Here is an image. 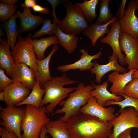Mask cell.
Masks as SVG:
<instances>
[{
  "instance_id": "cell-1",
  "label": "cell",
  "mask_w": 138,
  "mask_h": 138,
  "mask_svg": "<svg viewBox=\"0 0 138 138\" xmlns=\"http://www.w3.org/2000/svg\"><path fill=\"white\" fill-rule=\"evenodd\" d=\"M66 123L72 138H108L112 133L113 126L109 122L80 112Z\"/></svg>"
},
{
  "instance_id": "cell-2",
  "label": "cell",
  "mask_w": 138,
  "mask_h": 138,
  "mask_svg": "<svg viewBox=\"0 0 138 138\" xmlns=\"http://www.w3.org/2000/svg\"><path fill=\"white\" fill-rule=\"evenodd\" d=\"M79 82L70 79L65 73L61 76L52 77L43 86V88L45 90V92L40 107L49 103L46 107V113H52L57 106L76 88V87L66 88L64 86Z\"/></svg>"
},
{
  "instance_id": "cell-3",
  "label": "cell",
  "mask_w": 138,
  "mask_h": 138,
  "mask_svg": "<svg viewBox=\"0 0 138 138\" xmlns=\"http://www.w3.org/2000/svg\"><path fill=\"white\" fill-rule=\"evenodd\" d=\"M94 89L92 84L85 86L83 83L79 82L75 90L70 94L65 100L60 102L59 104L62 107L57 109L54 114L64 113V116L59 118L66 122L71 117L79 113L81 108L87 103L91 96V91Z\"/></svg>"
},
{
  "instance_id": "cell-4",
  "label": "cell",
  "mask_w": 138,
  "mask_h": 138,
  "mask_svg": "<svg viewBox=\"0 0 138 138\" xmlns=\"http://www.w3.org/2000/svg\"><path fill=\"white\" fill-rule=\"evenodd\" d=\"M25 108L21 126L22 138H40L43 127L50 121L46 114V106L38 109L27 105Z\"/></svg>"
},
{
  "instance_id": "cell-5",
  "label": "cell",
  "mask_w": 138,
  "mask_h": 138,
  "mask_svg": "<svg viewBox=\"0 0 138 138\" xmlns=\"http://www.w3.org/2000/svg\"><path fill=\"white\" fill-rule=\"evenodd\" d=\"M66 14L64 17L58 21L59 28L63 32L74 35L84 31L90 25L89 22L80 9L75 4L68 0L62 3Z\"/></svg>"
},
{
  "instance_id": "cell-6",
  "label": "cell",
  "mask_w": 138,
  "mask_h": 138,
  "mask_svg": "<svg viewBox=\"0 0 138 138\" xmlns=\"http://www.w3.org/2000/svg\"><path fill=\"white\" fill-rule=\"evenodd\" d=\"M32 35L31 33H29L24 38L19 34L11 54L15 64L20 63L26 64L33 70L36 77L38 67L31 39Z\"/></svg>"
},
{
  "instance_id": "cell-7",
  "label": "cell",
  "mask_w": 138,
  "mask_h": 138,
  "mask_svg": "<svg viewBox=\"0 0 138 138\" xmlns=\"http://www.w3.org/2000/svg\"><path fill=\"white\" fill-rule=\"evenodd\" d=\"M0 122L1 126L5 127L14 133L18 138H22L21 133L22 122L24 116L25 108L20 107H0Z\"/></svg>"
},
{
  "instance_id": "cell-8",
  "label": "cell",
  "mask_w": 138,
  "mask_h": 138,
  "mask_svg": "<svg viewBox=\"0 0 138 138\" xmlns=\"http://www.w3.org/2000/svg\"><path fill=\"white\" fill-rule=\"evenodd\" d=\"M113 131L108 138H117L120 133L129 129H138V115L136 110L130 107L124 109L120 114L109 122Z\"/></svg>"
},
{
  "instance_id": "cell-9",
  "label": "cell",
  "mask_w": 138,
  "mask_h": 138,
  "mask_svg": "<svg viewBox=\"0 0 138 138\" xmlns=\"http://www.w3.org/2000/svg\"><path fill=\"white\" fill-rule=\"evenodd\" d=\"M119 43L121 51L124 52L125 56V64L128 65V69H138V43L131 36L121 32Z\"/></svg>"
},
{
  "instance_id": "cell-10",
  "label": "cell",
  "mask_w": 138,
  "mask_h": 138,
  "mask_svg": "<svg viewBox=\"0 0 138 138\" xmlns=\"http://www.w3.org/2000/svg\"><path fill=\"white\" fill-rule=\"evenodd\" d=\"M137 4L136 0L130 1L124 17L119 20L121 32L127 33L136 40L138 38V18L135 12Z\"/></svg>"
},
{
  "instance_id": "cell-11",
  "label": "cell",
  "mask_w": 138,
  "mask_h": 138,
  "mask_svg": "<svg viewBox=\"0 0 138 138\" xmlns=\"http://www.w3.org/2000/svg\"><path fill=\"white\" fill-rule=\"evenodd\" d=\"M114 108L112 107L105 108L99 105L96 99L91 96L87 103L80 109L79 112L96 117L104 121L110 122L116 117Z\"/></svg>"
},
{
  "instance_id": "cell-12",
  "label": "cell",
  "mask_w": 138,
  "mask_h": 138,
  "mask_svg": "<svg viewBox=\"0 0 138 138\" xmlns=\"http://www.w3.org/2000/svg\"><path fill=\"white\" fill-rule=\"evenodd\" d=\"M3 91L4 101L7 107H14L23 101L31 93L30 89L17 82L10 84Z\"/></svg>"
},
{
  "instance_id": "cell-13",
  "label": "cell",
  "mask_w": 138,
  "mask_h": 138,
  "mask_svg": "<svg viewBox=\"0 0 138 138\" xmlns=\"http://www.w3.org/2000/svg\"><path fill=\"white\" fill-rule=\"evenodd\" d=\"M119 20L117 19L111 24L109 31L105 37L101 38L100 42L109 44L111 47L113 54L117 57L120 65L124 66L125 64L124 55L121 50L119 37L121 33Z\"/></svg>"
},
{
  "instance_id": "cell-14",
  "label": "cell",
  "mask_w": 138,
  "mask_h": 138,
  "mask_svg": "<svg viewBox=\"0 0 138 138\" xmlns=\"http://www.w3.org/2000/svg\"><path fill=\"white\" fill-rule=\"evenodd\" d=\"M80 52L82 54L79 60L72 64L61 65L57 67L58 71L65 72L73 70L79 69L80 71L89 70L92 68L94 63L92 61L101 57L102 52L101 50L96 54L93 55L89 54L87 50L80 49Z\"/></svg>"
},
{
  "instance_id": "cell-15",
  "label": "cell",
  "mask_w": 138,
  "mask_h": 138,
  "mask_svg": "<svg viewBox=\"0 0 138 138\" xmlns=\"http://www.w3.org/2000/svg\"><path fill=\"white\" fill-rule=\"evenodd\" d=\"M36 76L33 70L26 64H16L12 73V79L26 87L32 89L36 81Z\"/></svg>"
},
{
  "instance_id": "cell-16",
  "label": "cell",
  "mask_w": 138,
  "mask_h": 138,
  "mask_svg": "<svg viewBox=\"0 0 138 138\" xmlns=\"http://www.w3.org/2000/svg\"><path fill=\"white\" fill-rule=\"evenodd\" d=\"M109 62L105 64H100L95 61L93 67L89 70L92 74L96 75L95 80L98 84H100L103 76L108 72L113 70L123 73L126 72V68L118 63L117 56L112 54L109 57Z\"/></svg>"
},
{
  "instance_id": "cell-17",
  "label": "cell",
  "mask_w": 138,
  "mask_h": 138,
  "mask_svg": "<svg viewBox=\"0 0 138 138\" xmlns=\"http://www.w3.org/2000/svg\"><path fill=\"white\" fill-rule=\"evenodd\" d=\"M22 12L17 11L15 14L20 20L19 33L30 32L43 23L44 19L41 17L33 15L30 8H23Z\"/></svg>"
},
{
  "instance_id": "cell-18",
  "label": "cell",
  "mask_w": 138,
  "mask_h": 138,
  "mask_svg": "<svg viewBox=\"0 0 138 138\" xmlns=\"http://www.w3.org/2000/svg\"><path fill=\"white\" fill-rule=\"evenodd\" d=\"M137 69H131L128 72L120 74L118 72L114 71L109 74L108 79L112 83L109 90L112 93L117 95L124 94V89L127 84L132 80V75Z\"/></svg>"
},
{
  "instance_id": "cell-19",
  "label": "cell",
  "mask_w": 138,
  "mask_h": 138,
  "mask_svg": "<svg viewBox=\"0 0 138 138\" xmlns=\"http://www.w3.org/2000/svg\"><path fill=\"white\" fill-rule=\"evenodd\" d=\"M91 82L94 89L90 92L91 96L96 99L97 103L101 106L104 107L106 102L109 100L118 101L123 99L122 96H117L108 90L107 88L108 85V81L105 82L101 85H97L92 82Z\"/></svg>"
},
{
  "instance_id": "cell-20",
  "label": "cell",
  "mask_w": 138,
  "mask_h": 138,
  "mask_svg": "<svg viewBox=\"0 0 138 138\" xmlns=\"http://www.w3.org/2000/svg\"><path fill=\"white\" fill-rule=\"evenodd\" d=\"M0 41V68L5 71L6 74L12 79V73L16 64L7 40L3 38Z\"/></svg>"
},
{
  "instance_id": "cell-21",
  "label": "cell",
  "mask_w": 138,
  "mask_h": 138,
  "mask_svg": "<svg viewBox=\"0 0 138 138\" xmlns=\"http://www.w3.org/2000/svg\"><path fill=\"white\" fill-rule=\"evenodd\" d=\"M117 19L116 17L114 16L112 19L105 24H98L93 22L82 33L89 38L91 45L95 46L97 41L100 37H103L105 34L108 33L110 30L109 26Z\"/></svg>"
},
{
  "instance_id": "cell-22",
  "label": "cell",
  "mask_w": 138,
  "mask_h": 138,
  "mask_svg": "<svg viewBox=\"0 0 138 138\" xmlns=\"http://www.w3.org/2000/svg\"><path fill=\"white\" fill-rule=\"evenodd\" d=\"M58 49L57 45H54L50 53L45 58L41 60L37 59L38 69L36 79L39 81L41 87H43L45 82L52 78L50 72L49 62L52 56Z\"/></svg>"
},
{
  "instance_id": "cell-23",
  "label": "cell",
  "mask_w": 138,
  "mask_h": 138,
  "mask_svg": "<svg viewBox=\"0 0 138 138\" xmlns=\"http://www.w3.org/2000/svg\"><path fill=\"white\" fill-rule=\"evenodd\" d=\"M32 43L37 59L41 60L46 57L44 53L47 48L52 45H57L58 44V39L54 35L39 39H33Z\"/></svg>"
},
{
  "instance_id": "cell-24",
  "label": "cell",
  "mask_w": 138,
  "mask_h": 138,
  "mask_svg": "<svg viewBox=\"0 0 138 138\" xmlns=\"http://www.w3.org/2000/svg\"><path fill=\"white\" fill-rule=\"evenodd\" d=\"M45 126L47 133L50 134L52 138H72L68 132L66 123L59 118L50 121Z\"/></svg>"
},
{
  "instance_id": "cell-25",
  "label": "cell",
  "mask_w": 138,
  "mask_h": 138,
  "mask_svg": "<svg viewBox=\"0 0 138 138\" xmlns=\"http://www.w3.org/2000/svg\"><path fill=\"white\" fill-rule=\"evenodd\" d=\"M45 92V89L41 87L39 81L36 80L32 91L27 97L23 101L16 104L15 106L18 107L24 105H29L39 109L40 108L42 97Z\"/></svg>"
},
{
  "instance_id": "cell-26",
  "label": "cell",
  "mask_w": 138,
  "mask_h": 138,
  "mask_svg": "<svg viewBox=\"0 0 138 138\" xmlns=\"http://www.w3.org/2000/svg\"><path fill=\"white\" fill-rule=\"evenodd\" d=\"M17 17L16 14L4 22L2 26L6 33L7 41L12 50L16 42V38L19 33V29L17 25L16 19Z\"/></svg>"
},
{
  "instance_id": "cell-27",
  "label": "cell",
  "mask_w": 138,
  "mask_h": 138,
  "mask_svg": "<svg viewBox=\"0 0 138 138\" xmlns=\"http://www.w3.org/2000/svg\"><path fill=\"white\" fill-rule=\"evenodd\" d=\"M55 35L58 39V44L68 53H72L77 47L78 40V37L63 32L59 28L58 25Z\"/></svg>"
},
{
  "instance_id": "cell-28",
  "label": "cell",
  "mask_w": 138,
  "mask_h": 138,
  "mask_svg": "<svg viewBox=\"0 0 138 138\" xmlns=\"http://www.w3.org/2000/svg\"><path fill=\"white\" fill-rule=\"evenodd\" d=\"M98 0H84L82 3L76 2L75 4L81 10L88 22H91L96 19V8Z\"/></svg>"
},
{
  "instance_id": "cell-29",
  "label": "cell",
  "mask_w": 138,
  "mask_h": 138,
  "mask_svg": "<svg viewBox=\"0 0 138 138\" xmlns=\"http://www.w3.org/2000/svg\"><path fill=\"white\" fill-rule=\"evenodd\" d=\"M110 0H101L99 16L95 23L98 24H105L110 21L114 16H113L109 7Z\"/></svg>"
},
{
  "instance_id": "cell-30",
  "label": "cell",
  "mask_w": 138,
  "mask_h": 138,
  "mask_svg": "<svg viewBox=\"0 0 138 138\" xmlns=\"http://www.w3.org/2000/svg\"><path fill=\"white\" fill-rule=\"evenodd\" d=\"M118 95L124 97V100L118 101L113 100H109L106 103L105 106L111 105H118L120 107L119 113H120L125 107H130L136 109L138 107V99L127 96L124 94H120Z\"/></svg>"
},
{
  "instance_id": "cell-31",
  "label": "cell",
  "mask_w": 138,
  "mask_h": 138,
  "mask_svg": "<svg viewBox=\"0 0 138 138\" xmlns=\"http://www.w3.org/2000/svg\"><path fill=\"white\" fill-rule=\"evenodd\" d=\"M50 19H45L41 28L34 32L31 38H37L44 34H48L50 36L54 35L57 30V24L55 23L52 24Z\"/></svg>"
},
{
  "instance_id": "cell-32",
  "label": "cell",
  "mask_w": 138,
  "mask_h": 138,
  "mask_svg": "<svg viewBox=\"0 0 138 138\" xmlns=\"http://www.w3.org/2000/svg\"><path fill=\"white\" fill-rule=\"evenodd\" d=\"M17 8L16 5L0 3V20L4 22L9 19L14 15Z\"/></svg>"
},
{
  "instance_id": "cell-33",
  "label": "cell",
  "mask_w": 138,
  "mask_h": 138,
  "mask_svg": "<svg viewBox=\"0 0 138 138\" xmlns=\"http://www.w3.org/2000/svg\"><path fill=\"white\" fill-rule=\"evenodd\" d=\"M124 94L138 99V78L133 79L124 87Z\"/></svg>"
},
{
  "instance_id": "cell-34",
  "label": "cell",
  "mask_w": 138,
  "mask_h": 138,
  "mask_svg": "<svg viewBox=\"0 0 138 138\" xmlns=\"http://www.w3.org/2000/svg\"><path fill=\"white\" fill-rule=\"evenodd\" d=\"M4 70L0 69V91H3L11 84L15 82L12 79H10L5 74Z\"/></svg>"
},
{
  "instance_id": "cell-35",
  "label": "cell",
  "mask_w": 138,
  "mask_h": 138,
  "mask_svg": "<svg viewBox=\"0 0 138 138\" xmlns=\"http://www.w3.org/2000/svg\"><path fill=\"white\" fill-rule=\"evenodd\" d=\"M0 136L1 138H18L13 132L7 128L0 127Z\"/></svg>"
},
{
  "instance_id": "cell-36",
  "label": "cell",
  "mask_w": 138,
  "mask_h": 138,
  "mask_svg": "<svg viewBox=\"0 0 138 138\" xmlns=\"http://www.w3.org/2000/svg\"><path fill=\"white\" fill-rule=\"evenodd\" d=\"M51 5L53 10L51 16L53 17V23L58 24L59 20L56 17L55 9L57 5L60 3H62L64 0H47Z\"/></svg>"
},
{
  "instance_id": "cell-37",
  "label": "cell",
  "mask_w": 138,
  "mask_h": 138,
  "mask_svg": "<svg viewBox=\"0 0 138 138\" xmlns=\"http://www.w3.org/2000/svg\"><path fill=\"white\" fill-rule=\"evenodd\" d=\"M126 2V0H122L119 6L116 16L119 20L122 19L124 16L125 7Z\"/></svg>"
},
{
  "instance_id": "cell-38",
  "label": "cell",
  "mask_w": 138,
  "mask_h": 138,
  "mask_svg": "<svg viewBox=\"0 0 138 138\" xmlns=\"http://www.w3.org/2000/svg\"><path fill=\"white\" fill-rule=\"evenodd\" d=\"M32 8L34 12L46 14H49L50 12V10L47 7H43L37 4L34 5Z\"/></svg>"
},
{
  "instance_id": "cell-39",
  "label": "cell",
  "mask_w": 138,
  "mask_h": 138,
  "mask_svg": "<svg viewBox=\"0 0 138 138\" xmlns=\"http://www.w3.org/2000/svg\"><path fill=\"white\" fill-rule=\"evenodd\" d=\"M37 1L36 0H25L21 5L23 8H32L34 5L37 4Z\"/></svg>"
},
{
  "instance_id": "cell-40",
  "label": "cell",
  "mask_w": 138,
  "mask_h": 138,
  "mask_svg": "<svg viewBox=\"0 0 138 138\" xmlns=\"http://www.w3.org/2000/svg\"><path fill=\"white\" fill-rule=\"evenodd\" d=\"M131 128L119 134L117 138H132L130 135Z\"/></svg>"
},
{
  "instance_id": "cell-41",
  "label": "cell",
  "mask_w": 138,
  "mask_h": 138,
  "mask_svg": "<svg viewBox=\"0 0 138 138\" xmlns=\"http://www.w3.org/2000/svg\"><path fill=\"white\" fill-rule=\"evenodd\" d=\"M18 1V0H1L0 2L3 3L8 4L14 5Z\"/></svg>"
},
{
  "instance_id": "cell-42",
  "label": "cell",
  "mask_w": 138,
  "mask_h": 138,
  "mask_svg": "<svg viewBox=\"0 0 138 138\" xmlns=\"http://www.w3.org/2000/svg\"><path fill=\"white\" fill-rule=\"evenodd\" d=\"M47 133V130L45 125L42 129L40 138H44Z\"/></svg>"
},
{
  "instance_id": "cell-43",
  "label": "cell",
  "mask_w": 138,
  "mask_h": 138,
  "mask_svg": "<svg viewBox=\"0 0 138 138\" xmlns=\"http://www.w3.org/2000/svg\"><path fill=\"white\" fill-rule=\"evenodd\" d=\"M132 77L133 79L138 78V69L134 72L132 75Z\"/></svg>"
},
{
  "instance_id": "cell-44",
  "label": "cell",
  "mask_w": 138,
  "mask_h": 138,
  "mask_svg": "<svg viewBox=\"0 0 138 138\" xmlns=\"http://www.w3.org/2000/svg\"><path fill=\"white\" fill-rule=\"evenodd\" d=\"M4 94L3 91L0 93V100L1 101H4Z\"/></svg>"
},
{
  "instance_id": "cell-45",
  "label": "cell",
  "mask_w": 138,
  "mask_h": 138,
  "mask_svg": "<svg viewBox=\"0 0 138 138\" xmlns=\"http://www.w3.org/2000/svg\"><path fill=\"white\" fill-rule=\"evenodd\" d=\"M4 35V33L1 29V28L0 29V40H1V36L2 35Z\"/></svg>"
},
{
  "instance_id": "cell-46",
  "label": "cell",
  "mask_w": 138,
  "mask_h": 138,
  "mask_svg": "<svg viewBox=\"0 0 138 138\" xmlns=\"http://www.w3.org/2000/svg\"><path fill=\"white\" fill-rule=\"evenodd\" d=\"M137 10H138V3H137ZM136 40H137V42L138 43V38Z\"/></svg>"
},
{
  "instance_id": "cell-47",
  "label": "cell",
  "mask_w": 138,
  "mask_h": 138,
  "mask_svg": "<svg viewBox=\"0 0 138 138\" xmlns=\"http://www.w3.org/2000/svg\"><path fill=\"white\" fill-rule=\"evenodd\" d=\"M135 110L137 112L138 115V107Z\"/></svg>"
},
{
  "instance_id": "cell-48",
  "label": "cell",
  "mask_w": 138,
  "mask_h": 138,
  "mask_svg": "<svg viewBox=\"0 0 138 138\" xmlns=\"http://www.w3.org/2000/svg\"><path fill=\"white\" fill-rule=\"evenodd\" d=\"M44 138H49V137L48 136L46 135Z\"/></svg>"
},
{
  "instance_id": "cell-49",
  "label": "cell",
  "mask_w": 138,
  "mask_h": 138,
  "mask_svg": "<svg viewBox=\"0 0 138 138\" xmlns=\"http://www.w3.org/2000/svg\"><path fill=\"white\" fill-rule=\"evenodd\" d=\"M136 2H137V3H138V0H136Z\"/></svg>"
}]
</instances>
